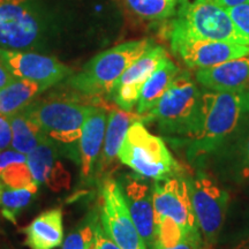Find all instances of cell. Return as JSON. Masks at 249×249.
Instances as JSON below:
<instances>
[{
    "label": "cell",
    "mask_w": 249,
    "mask_h": 249,
    "mask_svg": "<svg viewBox=\"0 0 249 249\" xmlns=\"http://www.w3.org/2000/svg\"><path fill=\"white\" fill-rule=\"evenodd\" d=\"M180 73L179 67L169 57L164 58L142 87L136 113L145 116L160 102L172 81Z\"/></svg>",
    "instance_id": "20"
},
{
    "label": "cell",
    "mask_w": 249,
    "mask_h": 249,
    "mask_svg": "<svg viewBox=\"0 0 249 249\" xmlns=\"http://www.w3.org/2000/svg\"><path fill=\"white\" fill-rule=\"evenodd\" d=\"M188 185L198 229L205 244L213 246L216 244L225 220L230 196L225 189L203 172L196 174Z\"/></svg>",
    "instance_id": "8"
},
{
    "label": "cell",
    "mask_w": 249,
    "mask_h": 249,
    "mask_svg": "<svg viewBox=\"0 0 249 249\" xmlns=\"http://www.w3.org/2000/svg\"><path fill=\"white\" fill-rule=\"evenodd\" d=\"M7 119L12 127L11 148L15 151L28 155L48 138L36 121L31 118L27 107Z\"/></svg>",
    "instance_id": "22"
},
{
    "label": "cell",
    "mask_w": 249,
    "mask_h": 249,
    "mask_svg": "<svg viewBox=\"0 0 249 249\" xmlns=\"http://www.w3.org/2000/svg\"><path fill=\"white\" fill-rule=\"evenodd\" d=\"M169 38L174 54L191 68H209L249 55V45L188 37L172 36Z\"/></svg>",
    "instance_id": "12"
},
{
    "label": "cell",
    "mask_w": 249,
    "mask_h": 249,
    "mask_svg": "<svg viewBox=\"0 0 249 249\" xmlns=\"http://www.w3.org/2000/svg\"><path fill=\"white\" fill-rule=\"evenodd\" d=\"M27 164L38 185H45L53 192L71 187V174L59 158L53 141L49 138L27 155Z\"/></svg>",
    "instance_id": "15"
},
{
    "label": "cell",
    "mask_w": 249,
    "mask_h": 249,
    "mask_svg": "<svg viewBox=\"0 0 249 249\" xmlns=\"http://www.w3.org/2000/svg\"><path fill=\"white\" fill-rule=\"evenodd\" d=\"M30 249H55L62 245L64 226L60 208L44 211L23 229Z\"/></svg>",
    "instance_id": "19"
},
{
    "label": "cell",
    "mask_w": 249,
    "mask_h": 249,
    "mask_svg": "<svg viewBox=\"0 0 249 249\" xmlns=\"http://www.w3.org/2000/svg\"><path fill=\"white\" fill-rule=\"evenodd\" d=\"M166 57L163 46L154 45L124 71L111 93L118 107L124 111L133 110L139 102L142 87Z\"/></svg>",
    "instance_id": "13"
},
{
    "label": "cell",
    "mask_w": 249,
    "mask_h": 249,
    "mask_svg": "<svg viewBox=\"0 0 249 249\" xmlns=\"http://www.w3.org/2000/svg\"><path fill=\"white\" fill-rule=\"evenodd\" d=\"M151 46V39H140L105 50L87 62L79 73L71 74L68 83L83 95H111L124 71Z\"/></svg>",
    "instance_id": "5"
},
{
    "label": "cell",
    "mask_w": 249,
    "mask_h": 249,
    "mask_svg": "<svg viewBox=\"0 0 249 249\" xmlns=\"http://www.w3.org/2000/svg\"><path fill=\"white\" fill-rule=\"evenodd\" d=\"M0 59L15 79L34 81L46 89L73 74V71L57 58L37 52L0 48Z\"/></svg>",
    "instance_id": "10"
},
{
    "label": "cell",
    "mask_w": 249,
    "mask_h": 249,
    "mask_svg": "<svg viewBox=\"0 0 249 249\" xmlns=\"http://www.w3.org/2000/svg\"><path fill=\"white\" fill-rule=\"evenodd\" d=\"M217 2H219L223 7L227 8H232L235 7V6L239 5H246L249 4V0H216Z\"/></svg>",
    "instance_id": "35"
},
{
    "label": "cell",
    "mask_w": 249,
    "mask_h": 249,
    "mask_svg": "<svg viewBox=\"0 0 249 249\" xmlns=\"http://www.w3.org/2000/svg\"><path fill=\"white\" fill-rule=\"evenodd\" d=\"M227 12L238 29L249 39V4L227 8Z\"/></svg>",
    "instance_id": "28"
},
{
    "label": "cell",
    "mask_w": 249,
    "mask_h": 249,
    "mask_svg": "<svg viewBox=\"0 0 249 249\" xmlns=\"http://www.w3.org/2000/svg\"><path fill=\"white\" fill-rule=\"evenodd\" d=\"M172 36L249 45L227 9L216 0H186L171 22L169 37Z\"/></svg>",
    "instance_id": "4"
},
{
    "label": "cell",
    "mask_w": 249,
    "mask_h": 249,
    "mask_svg": "<svg viewBox=\"0 0 249 249\" xmlns=\"http://www.w3.org/2000/svg\"><path fill=\"white\" fill-rule=\"evenodd\" d=\"M88 249H96V245H95V242H93V244L90 246V247L88 248Z\"/></svg>",
    "instance_id": "36"
},
{
    "label": "cell",
    "mask_w": 249,
    "mask_h": 249,
    "mask_svg": "<svg viewBox=\"0 0 249 249\" xmlns=\"http://www.w3.org/2000/svg\"><path fill=\"white\" fill-rule=\"evenodd\" d=\"M92 105L68 101L33 102L27 111L53 142L71 144L80 139Z\"/></svg>",
    "instance_id": "7"
},
{
    "label": "cell",
    "mask_w": 249,
    "mask_h": 249,
    "mask_svg": "<svg viewBox=\"0 0 249 249\" xmlns=\"http://www.w3.org/2000/svg\"><path fill=\"white\" fill-rule=\"evenodd\" d=\"M97 222L77 227L65 239L61 249H88L95 242V226Z\"/></svg>",
    "instance_id": "27"
},
{
    "label": "cell",
    "mask_w": 249,
    "mask_h": 249,
    "mask_svg": "<svg viewBox=\"0 0 249 249\" xmlns=\"http://www.w3.org/2000/svg\"><path fill=\"white\" fill-rule=\"evenodd\" d=\"M118 158L143 178L161 180L180 171L163 139L149 132L142 121H135L127 130Z\"/></svg>",
    "instance_id": "6"
},
{
    "label": "cell",
    "mask_w": 249,
    "mask_h": 249,
    "mask_svg": "<svg viewBox=\"0 0 249 249\" xmlns=\"http://www.w3.org/2000/svg\"><path fill=\"white\" fill-rule=\"evenodd\" d=\"M249 121V86L232 91L205 90L201 98L200 129L192 136L191 160L213 154Z\"/></svg>",
    "instance_id": "2"
},
{
    "label": "cell",
    "mask_w": 249,
    "mask_h": 249,
    "mask_svg": "<svg viewBox=\"0 0 249 249\" xmlns=\"http://www.w3.org/2000/svg\"><path fill=\"white\" fill-rule=\"evenodd\" d=\"M46 88L29 80L15 79L0 90V116L9 118L29 107Z\"/></svg>",
    "instance_id": "21"
},
{
    "label": "cell",
    "mask_w": 249,
    "mask_h": 249,
    "mask_svg": "<svg viewBox=\"0 0 249 249\" xmlns=\"http://www.w3.org/2000/svg\"><path fill=\"white\" fill-rule=\"evenodd\" d=\"M135 121H143V116L124 111L120 107H113L108 111L104 144L99 161V172L111 170L112 165L116 163L127 130Z\"/></svg>",
    "instance_id": "18"
},
{
    "label": "cell",
    "mask_w": 249,
    "mask_h": 249,
    "mask_svg": "<svg viewBox=\"0 0 249 249\" xmlns=\"http://www.w3.org/2000/svg\"><path fill=\"white\" fill-rule=\"evenodd\" d=\"M152 201L156 219L169 217L188 233L198 232V225L193 210L188 181L185 178L156 180L152 188Z\"/></svg>",
    "instance_id": "11"
},
{
    "label": "cell",
    "mask_w": 249,
    "mask_h": 249,
    "mask_svg": "<svg viewBox=\"0 0 249 249\" xmlns=\"http://www.w3.org/2000/svg\"><path fill=\"white\" fill-rule=\"evenodd\" d=\"M136 17L149 22L174 18L186 0H124Z\"/></svg>",
    "instance_id": "23"
},
{
    "label": "cell",
    "mask_w": 249,
    "mask_h": 249,
    "mask_svg": "<svg viewBox=\"0 0 249 249\" xmlns=\"http://www.w3.org/2000/svg\"><path fill=\"white\" fill-rule=\"evenodd\" d=\"M156 224H157V240H156L154 248L172 247V246L183 240L186 236L193 234V233L185 231L179 224L174 222L172 218H158V219H156Z\"/></svg>",
    "instance_id": "25"
},
{
    "label": "cell",
    "mask_w": 249,
    "mask_h": 249,
    "mask_svg": "<svg viewBox=\"0 0 249 249\" xmlns=\"http://www.w3.org/2000/svg\"><path fill=\"white\" fill-rule=\"evenodd\" d=\"M101 219L104 232L121 249H148L134 225L123 188L111 178L102 187Z\"/></svg>",
    "instance_id": "9"
},
{
    "label": "cell",
    "mask_w": 249,
    "mask_h": 249,
    "mask_svg": "<svg viewBox=\"0 0 249 249\" xmlns=\"http://www.w3.org/2000/svg\"><path fill=\"white\" fill-rule=\"evenodd\" d=\"M196 81L207 90L232 91L249 86V55L236 58L209 68H201Z\"/></svg>",
    "instance_id": "17"
},
{
    "label": "cell",
    "mask_w": 249,
    "mask_h": 249,
    "mask_svg": "<svg viewBox=\"0 0 249 249\" xmlns=\"http://www.w3.org/2000/svg\"><path fill=\"white\" fill-rule=\"evenodd\" d=\"M15 80V76L11 73V71L8 70L7 66L2 62L0 59V90L5 88L6 86H8L9 83H12Z\"/></svg>",
    "instance_id": "34"
},
{
    "label": "cell",
    "mask_w": 249,
    "mask_h": 249,
    "mask_svg": "<svg viewBox=\"0 0 249 249\" xmlns=\"http://www.w3.org/2000/svg\"><path fill=\"white\" fill-rule=\"evenodd\" d=\"M202 91L188 71H180L157 105L143 116L156 120L164 134L192 138L200 129Z\"/></svg>",
    "instance_id": "3"
},
{
    "label": "cell",
    "mask_w": 249,
    "mask_h": 249,
    "mask_svg": "<svg viewBox=\"0 0 249 249\" xmlns=\"http://www.w3.org/2000/svg\"><path fill=\"white\" fill-rule=\"evenodd\" d=\"M0 180L6 186L14 189L24 188L35 182L27 161H18L9 165L0 174Z\"/></svg>",
    "instance_id": "26"
},
{
    "label": "cell",
    "mask_w": 249,
    "mask_h": 249,
    "mask_svg": "<svg viewBox=\"0 0 249 249\" xmlns=\"http://www.w3.org/2000/svg\"><path fill=\"white\" fill-rule=\"evenodd\" d=\"M240 176L244 179H249V127L241 143Z\"/></svg>",
    "instance_id": "31"
},
{
    "label": "cell",
    "mask_w": 249,
    "mask_h": 249,
    "mask_svg": "<svg viewBox=\"0 0 249 249\" xmlns=\"http://www.w3.org/2000/svg\"><path fill=\"white\" fill-rule=\"evenodd\" d=\"M12 144V127L7 118L0 116V151L6 150Z\"/></svg>",
    "instance_id": "33"
},
{
    "label": "cell",
    "mask_w": 249,
    "mask_h": 249,
    "mask_svg": "<svg viewBox=\"0 0 249 249\" xmlns=\"http://www.w3.org/2000/svg\"><path fill=\"white\" fill-rule=\"evenodd\" d=\"M18 161H27V155L21 154V152L12 150H1L0 151V174L2 173L6 167L13 163H18Z\"/></svg>",
    "instance_id": "30"
},
{
    "label": "cell",
    "mask_w": 249,
    "mask_h": 249,
    "mask_svg": "<svg viewBox=\"0 0 249 249\" xmlns=\"http://www.w3.org/2000/svg\"><path fill=\"white\" fill-rule=\"evenodd\" d=\"M123 192L134 225L148 249H152L157 240L152 188L141 180L129 178L124 183Z\"/></svg>",
    "instance_id": "14"
},
{
    "label": "cell",
    "mask_w": 249,
    "mask_h": 249,
    "mask_svg": "<svg viewBox=\"0 0 249 249\" xmlns=\"http://www.w3.org/2000/svg\"><path fill=\"white\" fill-rule=\"evenodd\" d=\"M39 185L36 181L24 188L14 189L0 180V211L6 219L17 223V216L34 200Z\"/></svg>",
    "instance_id": "24"
},
{
    "label": "cell",
    "mask_w": 249,
    "mask_h": 249,
    "mask_svg": "<svg viewBox=\"0 0 249 249\" xmlns=\"http://www.w3.org/2000/svg\"><path fill=\"white\" fill-rule=\"evenodd\" d=\"M107 124V111L92 107L80 136V177L82 181H91L96 165L104 144Z\"/></svg>",
    "instance_id": "16"
},
{
    "label": "cell",
    "mask_w": 249,
    "mask_h": 249,
    "mask_svg": "<svg viewBox=\"0 0 249 249\" xmlns=\"http://www.w3.org/2000/svg\"><path fill=\"white\" fill-rule=\"evenodd\" d=\"M95 245L96 249H121L98 224L95 226Z\"/></svg>",
    "instance_id": "32"
},
{
    "label": "cell",
    "mask_w": 249,
    "mask_h": 249,
    "mask_svg": "<svg viewBox=\"0 0 249 249\" xmlns=\"http://www.w3.org/2000/svg\"><path fill=\"white\" fill-rule=\"evenodd\" d=\"M68 21L51 0H0V48L44 51Z\"/></svg>",
    "instance_id": "1"
},
{
    "label": "cell",
    "mask_w": 249,
    "mask_h": 249,
    "mask_svg": "<svg viewBox=\"0 0 249 249\" xmlns=\"http://www.w3.org/2000/svg\"><path fill=\"white\" fill-rule=\"evenodd\" d=\"M154 249H204L203 240H202L200 232L193 233L186 236L183 240L178 242L172 247H155Z\"/></svg>",
    "instance_id": "29"
}]
</instances>
